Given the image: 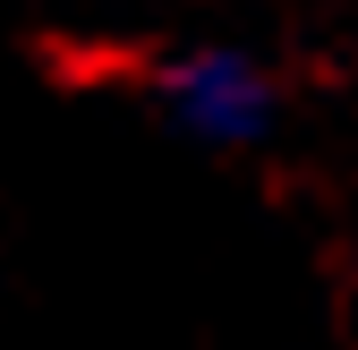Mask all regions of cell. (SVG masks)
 Returning a JSON list of instances; mask_svg holds the SVG:
<instances>
[{
  "instance_id": "cell-1",
  "label": "cell",
  "mask_w": 358,
  "mask_h": 350,
  "mask_svg": "<svg viewBox=\"0 0 358 350\" xmlns=\"http://www.w3.org/2000/svg\"><path fill=\"white\" fill-rule=\"evenodd\" d=\"M162 111L205 146H256L273 128V69L239 43H205L162 69Z\"/></svg>"
}]
</instances>
